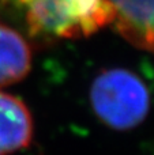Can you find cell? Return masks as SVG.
I'll return each mask as SVG.
<instances>
[{
  "mask_svg": "<svg viewBox=\"0 0 154 155\" xmlns=\"http://www.w3.org/2000/svg\"><path fill=\"white\" fill-rule=\"evenodd\" d=\"M30 68V44L18 30L0 22V87L21 82Z\"/></svg>",
  "mask_w": 154,
  "mask_h": 155,
  "instance_id": "obj_5",
  "label": "cell"
},
{
  "mask_svg": "<svg viewBox=\"0 0 154 155\" xmlns=\"http://www.w3.org/2000/svg\"><path fill=\"white\" fill-rule=\"evenodd\" d=\"M116 30L134 46L154 54V0H108Z\"/></svg>",
  "mask_w": 154,
  "mask_h": 155,
  "instance_id": "obj_3",
  "label": "cell"
},
{
  "mask_svg": "<svg viewBox=\"0 0 154 155\" xmlns=\"http://www.w3.org/2000/svg\"><path fill=\"white\" fill-rule=\"evenodd\" d=\"M12 22L35 44L82 38L113 22L108 0H0V22Z\"/></svg>",
  "mask_w": 154,
  "mask_h": 155,
  "instance_id": "obj_1",
  "label": "cell"
},
{
  "mask_svg": "<svg viewBox=\"0 0 154 155\" xmlns=\"http://www.w3.org/2000/svg\"><path fill=\"white\" fill-rule=\"evenodd\" d=\"M33 137V117L15 95L0 91V155L27 147Z\"/></svg>",
  "mask_w": 154,
  "mask_h": 155,
  "instance_id": "obj_4",
  "label": "cell"
},
{
  "mask_svg": "<svg viewBox=\"0 0 154 155\" xmlns=\"http://www.w3.org/2000/svg\"><path fill=\"white\" fill-rule=\"evenodd\" d=\"M90 104L105 125L116 131H128L146 118L150 94L136 74L124 68H111L93 80Z\"/></svg>",
  "mask_w": 154,
  "mask_h": 155,
  "instance_id": "obj_2",
  "label": "cell"
}]
</instances>
